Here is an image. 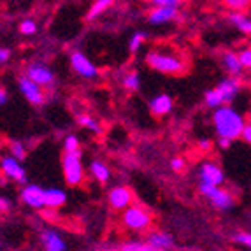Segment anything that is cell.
Wrapping results in <instances>:
<instances>
[{
    "mask_svg": "<svg viewBox=\"0 0 251 251\" xmlns=\"http://www.w3.org/2000/svg\"><path fill=\"white\" fill-rule=\"evenodd\" d=\"M246 123L248 122L243 114L232 105H223L213 113V126L216 130L218 139H228L234 143L235 139L243 135Z\"/></svg>",
    "mask_w": 251,
    "mask_h": 251,
    "instance_id": "1",
    "label": "cell"
},
{
    "mask_svg": "<svg viewBox=\"0 0 251 251\" xmlns=\"http://www.w3.org/2000/svg\"><path fill=\"white\" fill-rule=\"evenodd\" d=\"M148 67L169 75H179L186 72V62L183 56L167 50H150L146 53Z\"/></svg>",
    "mask_w": 251,
    "mask_h": 251,
    "instance_id": "2",
    "label": "cell"
},
{
    "mask_svg": "<svg viewBox=\"0 0 251 251\" xmlns=\"http://www.w3.org/2000/svg\"><path fill=\"white\" fill-rule=\"evenodd\" d=\"M199 192H201L205 199H209L211 204H213L218 211H230L235 204L234 195H232L228 190L222 188V186H211V184L199 183Z\"/></svg>",
    "mask_w": 251,
    "mask_h": 251,
    "instance_id": "3",
    "label": "cell"
},
{
    "mask_svg": "<svg viewBox=\"0 0 251 251\" xmlns=\"http://www.w3.org/2000/svg\"><path fill=\"white\" fill-rule=\"evenodd\" d=\"M62 169H63V176H65V181H67L69 186H79L84 179L81 151L79 153H63Z\"/></svg>",
    "mask_w": 251,
    "mask_h": 251,
    "instance_id": "4",
    "label": "cell"
},
{
    "mask_svg": "<svg viewBox=\"0 0 251 251\" xmlns=\"http://www.w3.org/2000/svg\"><path fill=\"white\" fill-rule=\"evenodd\" d=\"M151 222H153L151 214L141 205H130L128 209H125L122 214V223L128 230L134 232H143L150 228Z\"/></svg>",
    "mask_w": 251,
    "mask_h": 251,
    "instance_id": "5",
    "label": "cell"
},
{
    "mask_svg": "<svg viewBox=\"0 0 251 251\" xmlns=\"http://www.w3.org/2000/svg\"><path fill=\"white\" fill-rule=\"evenodd\" d=\"M199 177H201V183L211 184V186H222L225 183V172L213 160L202 162L201 169H199Z\"/></svg>",
    "mask_w": 251,
    "mask_h": 251,
    "instance_id": "6",
    "label": "cell"
},
{
    "mask_svg": "<svg viewBox=\"0 0 251 251\" xmlns=\"http://www.w3.org/2000/svg\"><path fill=\"white\" fill-rule=\"evenodd\" d=\"M25 75L30 81H34L35 84H39L41 88L51 86L54 83V74L51 72V69L48 67L46 63H41V62L30 63L28 67H26Z\"/></svg>",
    "mask_w": 251,
    "mask_h": 251,
    "instance_id": "7",
    "label": "cell"
},
{
    "mask_svg": "<svg viewBox=\"0 0 251 251\" xmlns=\"http://www.w3.org/2000/svg\"><path fill=\"white\" fill-rule=\"evenodd\" d=\"M71 65L81 77H84V79H93V77L99 75V69L95 67V63H93L86 54L81 53V51H74V53L71 54Z\"/></svg>",
    "mask_w": 251,
    "mask_h": 251,
    "instance_id": "8",
    "label": "cell"
},
{
    "mask_svg": "<svg viewBox=\"0 0 251 251\" xmlns=\"http://www.w3.org/2000/svg\"><path fill=\"white\" fill-rule=\"evenodd\" d=\"M18 84H20V90H21V93H23V97H25L32 105H42L46 102V93H44V90H42L39 84H35L34 81H30L26 75H21L20 79H18Z\"/></svg>",
    "mask_w": 251,
    "mask_h": 251,
    "instance_id": "9",
    "label": "cell"
},
{
    "mask_svg": "<svg viewBox=\"0 0 251 251\" xmlns=\"http://www.w3.org/2000/svg\"><path fill=\"white\" fill-rule=\"evenodd\" d=\"M0 171L4 172V176L9 179H14L16 183H26V171L21 165V162H18L16 158H13L11 155L2 156L0 158Z\"/></svg>",
    "mask_w": 251,
    "mask_h": 251,
    "instance_id": "10",
    "label": "cell"
},
{
    "mask_svg": "<svg viewBox=\"0 0 251 251\" xmlns=\"http://www.w3.org/2000/svg\"><path fill=\"white\" fill-rule=\"evenodd\" d=\"M132 199H134L132 190L126 188V186H114V188H111V192L107 195L109 205L116 211L128 209L130 204H132Z\"/></svg>",
    "mask_w": 251,
    "mask_h": 251,
    "instance_id": "11",
    "label": "cell"
},
{
    "mask_svg": "<svg viewBox=\"0 0 251 251\" xmlns=\"http://www.w3.org/2000/svg\"><path fill=\"white\" fill-rule=\"evenodd\" d=\"M21 201L32 209L46 207V204H44V188H41L39 184H25L21 190Z\"/></svg>",
    "mask_w": 251,
    "mask_h": 251,
    "instance_id": "12",
    "label": "cell"
},
{
    "mask_svg": "<svg viewBox=\"0 0 251 251\" xmlns=\"http://www.w3.org/2000/svg\"><path fill=\"white\" fill-rule=\"evenodd\" d=\"M216 90L222 95L225 105H230V102L235 100V97L241 92V83L237 81V77H223L220 83L216 84Z\"/></svg>",
    "mask_w": 251,
    "mask_h": 251,
    "instance_id": "13",
    "label": "cell"
},
{
    "mask_svg": "<svg viewBox=\"0 0 251 251\" xmlns=\"http://www.w3.org/2000/svg\"><path fill=\"white\" fill-rule=\"evenodd\" d=\"M179 14V9L177 7H153L148 13V21L151 25H163V23H169V21H174Z\"/></svg>",
    "mask_w": 251,
    "mask_h": 251,
    "instance_id": "14",
    "label": "cell"
},
{
    "mask_svg": "<svg viewBox=\"0 0 251 251\" xmlns=\"http://www.w3.org/2000/svg\"><path fill=\"white\" fill-rule=\"evenodd\" d=\"M41 243L46 251H67V244L56 230H42Z\"/></svg>",
    "mask_w": 251,
    "mask_h": 251,
    "instance_id": "15",
    "label": "cell"
},
{
    "mask_svg": "<svg viewBox=\"0 0 251 251\" xmlns=\"http://www.w3.org/2000/svg\"><path fill=\"white\" fill-rule=\"evenodd\" d=\"M174 107V100H172V97L167 95V93H158L155 99H151L150 100V111L151 114H155V116H165L169 114Z\"/></svg>",
    "mask_w": 251,
    "mask_h": 251,
    "instance_id": "16",
    "label": "cell"
},
{
    "mask_svg": "<svg viewBox=\"0 0 251 251\" xmlns=\"http://www.w3.org/2000/svg\"><path fill=\"white\" fill-rule=\"evenodd\" d=\"M148 244L156 251H169L174 248V239L167 232H153L148 237Z\"/></svg>",
    "mask_w": 251,
    "mask_h": 251,
    "instance_id": "17",
    "label": "cell"
},
{
    "mask_svg": "<svg viewBox=\"0 0 251 251\" xmlns=\"http://www.w3.org/2000/svg\"><path fill=\"white\" fill-rule=\"evenodd\" d=\"M222 65L225 67V71L228 72V77H237V75H241L244 71L243 63L239 60V54L232 53V51H226L222 56Z\"/></svg>",
    "mask_w": 251,
    "mask_h": 251,
    "instance_id": "18",
    "label": "cell"
},
{
    "mask_svg": "<svg viewBox=\"0 0 251 251\" xmlns=\"http://www.w3.org/2000/svg\"><path fill=\"white\" fill-rule=\"evenodd\" d=\"M67 202V193L60 188H44V204L51 209H58Z\"/></svg>",
    "mask_w": 251,
    "mask_h": 251,
    "instance_id": "19",
    "label": "cell"
},
{
    "mask_svg": "<svg viewBox=\"0 0 251 251\" xmlns=\"http://www.w3.org/2000/svg\"><path fill=\"white\" fill-rule=\"evenodd\" d=\"M90 172H92L93 179H97L102 184L107 183L109 177H111V171H109V167L102 160H93V162L90 163Z\"/></svg>",
    "mask_w": 251,
    "mask_h": 251,
    "instance_id": "20",
    "label": "cell"
},
{
    "mask_svg": "<svg viewBox=\"0 0 251 251\" xmlns=\"http://www.w3.org/2000/svg\"><path fill=\"white\" fill-rule=\"evenodd\" d=\"M228 21L237 30H241L243 34L251 35V18L246 13H230L228 14Z\"/></svg>",
    "mask_w": 251,
    "mask_h": 251,
    "instance_id": "21",
    "label": "cell"
},
{
    "mask_svg": "<svg viewBox=\"0 0 251 251\" xmlns=\"http://www.w3.org/2000/svg\"><path fill=\"white\" fill-rule=\"evenodd\" d=\"M204 102H205V105H207V107L214 109V111L225 105V102H223L222 95H220V92L216 90V86H214V88H209L207 92L204 93Z\"/></svg>",
    "mask_w": 251,
    "mask_h": 251,
    "instance_id": "22",
    "label": "cell"
},
{
    "mask_svg": "<svg viewBox=\"0 0 251 251\" xmlns=\"http://www.w3.org/2000/svg\"><path fill=\"white\" fill-rule=\"evenodd\" d=\"M113 5V2L111 0H97L95 4L90 7V11H88V14H86V20L88 21H93V20H97V18L100 16L104 11H107L109 7Z\"/></svg>",
    "mask_w": 251,
    "mask_h": 251,
    "instance_id": "23",
    "label": "cell"
},
{
    "mask_svg": "<svg viewBox=\"0 0 251 251\" xmlns=\"http://www.w3.org/2000/svg\"><path fill=\"white\" fill-rule=\"evenodd\" d=\"M146 39H148V34L146 32H143V30H139V32H135L132 37H130V41H128V51L132 54H135V53H139V50L143 48V44L146 42Z\"/></svg>",
    "mask_w": 251,
    "mask_h": 251,
    "instance_id": "24",
    "label": "cell"
},
{
    "mask_svg": "<svg viewBox=\"0 0 251 251\" xmlns=\"http://www.w3.org/2000/svg\"><path fill=\"white\" fill-rule=\"evenodd\" d=\"M123 86H125L128 92H137V90L141 88V75L135 71L125 74V77H123Z\"/></svg>",
    "mask_w": 251,
    "mask_h": 251,
    "instance_id": "25",
    "label": "cell"
},
{
    "mask_svg": "<svg viewBox=\"0 0 251 251\" xmlns=\"http://www.w3.org/2000/svg\"><path fill=\"white\" fill-rule=\"evenodd\" d=\"M77 123H79L83 128L90 130V132H95V134H100V130H102L99 122L93 120L92 116H88V114H79V116H77Z\"/></svg>",
    "mask_w": 251,
    "mask_h": 251,
    "instance_id": "26",
    "label": "cell"
},
{
    "mask_svg": "<svg viewBox=\"0 0 251 251\" xmlns=\"http://www.w3.org/2000/svg\"><path fill=\"white\" fill-rule=\"evenodd\" d=\"M9 151H11V156L16 158L18 162L25 160V156H26L25 146H23V143H20V141H11V143H9Z\"/></svg>",
    "mask_w": 251,
    "mask_h": 251,
    "instance_id": "27",
    "label": "cell"
},
{
    "mask_svg": "<svg viewBox=\"0 0 251 251\" xmlns=\"http://www.w3.org/2000/svg\"><path fill=\"white\" fill-rule=\"evenodd\" d=\"M122 251H156L150 246L148 243H139V241H128L122 244Z\"/></svg>",
    "mask_w": 251,
    "mask_h": 251,
    "instance_id": "28",
    "label": "cell"
},
{
    "mask_svg": "<svg viewBox=\"0 0 251 251\" xmlns=\"http://www.w3.org/2000/svg\"><path fill=\"white\" fill-rule=\"evenodd\" d=\"M79 139L75 137V135H67L65 141H63V151L65 153H79Z\"/></svg>",
    "mask_w": 251,
    "mask_h": 251,
    "instance_id": "29",
    "label": "cell"
},
{
    "mask_svg": "<svg viewBox=\"0 0 251 251\" xmlns=\"http://www.w3.org/2000/svg\"><path fill=\"white\" fill-rule=\"evenodd\" d=\"M225 5L228 9H232V13H244L251 4L248 0H226Z\"/></svg>",
    "mask_w": 251,
    "mask_h": 251,
    "instance_id": "30",
    "label": "cell"
},
{
    "mask_svg": "<svg viewBox=\"0 0 251 251\" xmlns=\"http://www.w3.org/2000/svg\"><path fill=\"white\" fill-rule=\"evenodd\" d=\"M20 32L23 35H34L37 32V23L34 20H23L20 23Z\"/></svg>",
    "mask_w": 251,
    "mask_h": 251,
    "instance_id": "31",
    "label": "cell"
},
{
    "mask_svg": "<svg viewBox=\"0 0 251 251\" xmlns=\"http://www.w3.org/2000/svg\"><path fill=\"white\" fill-rule=\"evenodd\" d=\"M234 241L241 246L248 248V251H251V232H239L234 235Z\"/></svg>",
    "mask_w": 251,
    "mask_h": 251,
    "instance_id": "32",
    "label": "cell"
},
{
    "mask_svg": "<svg viewBox=\"0 0 251 251\" xmlns=\"http://www.w3.org/2000/svg\"><path fill=\"white\" fill-rule=\"evenodd\" d=\"M239 60H241V63H243V67L248 69V71H251V46L248 48H243V50L239 51Z\"/></svg>",
    "mask_w": 251,
    "mask_h": 251,
    "instance_id": "33",
    "label": "cell"
},
{
    "mask_svg": "<svg viewBox=\"0 0 251 251\" xmlns=\"http://www.w3.org/2000/svg\"><path fill=\"white\" fill-rule=\"evenodd\" d=\"M181 2L177 0H155L153 2V7H177L179 9Z\"/></svg>",
    "mask_w": 251,
    "mask_h": 251,
    "instance_id": "34",
    "label": "cell"
},
{
    "mask_svg": "<svg viewBox=\"0 0 251 251\" xmlns=\"http://www.w3.org/2000/svg\"><path fill=\"white\" fill-rule=\"evenodd\" d=\"M171 169L174 172H181L184 169V160L181 156H176V158L171 160Z\"/></svg>",
    "mask_w": 251,
    "mask_h": 251,
    "instance_id": "35",
    "label": "cell"
},
{
    "mask_svg": "<svg viewBox=\"0 0 251 251\" xmlns=\"http://www.w3.org/2000/svg\"><path fill=\"white\" fill-rule=\"evenodd\" d=\"M197 146H199V150H201L202 153H209L211 148H213V143H211L209 139H201V141L197 143Z\"/></svg>",
    "mask_w": 251,
    "mask_h": 251,
    "instance_id": "36",
    "label": "cell"
},
{
    "mask_svg": "<svg viewBox=\"0 0 251 251\" xmlns=\"http://www.w3.org/2000/svg\"><path fill=\"white\" fill-rule=\"evenodd\" d=\"M241 139H243L248 146H251V122L246 123V126H244V132H243V135H241Z\"/></svg>",
    "mask_w": 251,
    "mask_h": 251,
    "instance_id": "37",
    "label": "cell"
},
{
    "mask_svg": "<svg viewBox=\"0 0 251 251\" xmlns=\"http://www.w3.org/2000/svg\"><path fill=\"white\" fill-rule=\"evenodd\" d=\"M9 56H11V51H9L7 48H2V46H0V63H5V62H7Z\"/></svg>",
    "mask_w": 251,
    "mask_h": 251,
    "instance_id": "38",
    "label": "cell"
},
{
    "mask_svg": "<svg viewBox=\"0 0 251 251\" xmlns=\"http://www.w3.org/2000/svg\"><path fill=\"white\" fill-rule=\"evenodd\" d=\"M9 209H11V202L5 197H0V211H2V213H7Z\"/></svg>",
    "mask_w": 251,
    "mask_h": 251,
    "instance_id": "39",
    "label": "cell"
},
{
    "mask_svg": "<svg viewBox=\"0 0 251 251\" xmlns=\"http://www.w3.org/2000/svg\"><path fill=\"white\" fill-rule=\"evenodd\" d=\"M218 146L222 148V150H228L232 146V141H228V139H218Z\"/></svg>",
    "mask_w": 251,
    "mask_h": 251,
    "instance_id": "40",
    "label": "cell"
},
{
    "mask_svg": "<svg viewBox=\"0 0 251 251\" xmlns=\"http://www.w3.org/2000/svg\"><path fill=\"white\" fill-rule=\"evenodd\" d=\"M7 99H9L7 92H5V90H0V105H4L5 102H7Z\"/></svg>",
    "mask_w": 251,
    "mask_h": 251,
    "instance_id": "41",
    "label": "cell"
},
{
    "mask_svg": "<svg viewBox=\"0 0 251 251\" xmlns=\"http://www.w3.org/2000/svg\"><path fill=\"white\" fill-rule=\"evenodd\" d=\"M0 244H2V243H0Z\"/></svg>",
    "mask_w": 251,
    "mask_h": 251,
    "instance_id": "42",
    "label": "cell"
}]
</instances>
